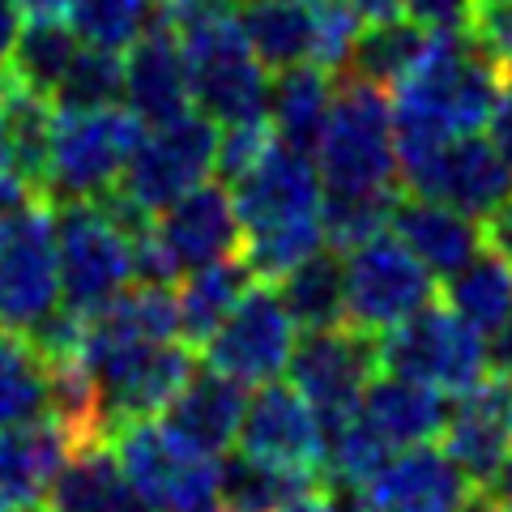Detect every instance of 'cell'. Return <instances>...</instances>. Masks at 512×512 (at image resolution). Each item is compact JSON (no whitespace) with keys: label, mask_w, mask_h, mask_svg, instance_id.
I'll return each mask as SVG.
<instances>
[{"label":"cell","mask_w":512,"mask_h":512,"mask_svg":"<svg viewBox=\"0 0 512 512\" xmlns=\"http://www.w3.org/2000/svg\"><path fill=\"white\" fill-rule=\"evenodd\" d=\"M120 103L141 124H167L175 116L192 111V94H188V64H184V47L175 26L158 18L146 35H141L124 56V90Z\"/></svg>","instance_id":"ffe728a7"},{"label":"cell","mask_w":512,"mask_h":512,"mask_svg":"<svg viewBox=\"0 0 512 512\" xmlns=\"http://www.w3.org/2000/svg\"><path fill=\"white\" fill-rule=\"evenodd\" d=\"M227 188L239 214V248H244L239 256L256 278L278 282L325 248V231H320L325 184L312 154L282 146L274 137L265 154Z\"/></svg>","instance_id":"6da1fadb"},{"label":"cell","mask_w":512,"mask_h":512,"mask_svg":"<svg viewBox=\"0 0 512 512\" xmlns=\"http://www.w3.org/2000/svg\"><path fill=\"white\" fill-rule=\"evenodd\" d=\"M77 47L82 43H77L69 22H30V26H22L18 47H13V56H9V73L18 77L26 90H35L52 103V90L60 86V77L69 69V60L77 56Z\"/></svg>","instance_id":"e575fe53"},{"label":"cell","mask_w":512,"mask_h":512,"mask_svg":"<svg viewBox=\"0 0 512 512\" xmlns=\"http://www.w3.org/2000/svg\"><path fill=\"white\" fill-rule=\"evenodd\" d=\"M239 30L269 73L312 60V13L303 0H248Z\"/></svg>","instance_id":"83f0119b"},{"label":"cell","mask_w":512,"mask_h":512,"mask_svg":"<svg viewBox=\"0 0 512 512\" xmlns=\"http://www.w3.org/2000/svg\"><path fill=\"white\" fill-rule=\"evenodd\" d=\"M18 9L26 22H64L69 0H18Z\"/></svg>","instance_id":"f6af8a7d"},{"label":"cell","mask_w":512,"mask_h":512,"mask_svg":"<svg viewBox=\"0 0 512 512\" xmlns=\"http://www.w3.org/2000/svg\"><path fill=\"white\" fill-rule=\"evenodd\" d=\"M457 512H495V504H491V495H470Z\"/></svg>","instance_id":"681fc988"},{"label":"cell","mask_w":512,"mask_h":512,"mask_svg":"<svg viewBox=\"0 0 512 512\" xmlns=\"http://www.w3.org/2000/svg\"><path fill=\"white\" fill-rule=\"evenodd\" d=\"M487 491H491V500H508V495H512V453L504 457V466L495 470V478L487 483Z\"/></svg>","instance_id":"7dc6e473"},{"label":"cell","mask_w":512,"mask_h":512,"mask_svg":"<svg viewBox=\"0 0 512 512\" xmlns=\"http://www.w3.org/2000/svg\"><path fill=\"white\" fill-rule=\"evenodd\" d=\"M188 64V94L201 116L222 124H244L265 116L269 69L252 56L231 9H214L205 18L175 26Z\"/></svg>","instance_id":"8992f818"},{"label":"cell","mask_w":512,"mask_h":512,"mask_svg":"<svg viewBox=\"0 0 512 512\" xmlns=\"http://www.w3.org/2000/svg\"><path fill=\"white\" fill-rule=\"evenodd\" d=\"M274 512H355V504H350L346 491L329 487V483H316V487H308V491L291 495V500L278 504Z\"/></svg>","instance_id":"60d3db41"},{"label":"cell","mask_w":512,"mask_h":512,"mask_svg":"<svg viewBox=\"0 0 512 512\" xmlns=\"http://www.w3.org/2000/svg\"><path fill=\"white\" fill-rule=\"evenodd\" d=\"M77 359L86 363V372L99 389L107 440L111 431L128 419H150L158 414L180 384L192 376V346L180 338L167 342H141V338H120V333L94 329L86 320L82 329V350Z\"/></svg>","instance_id":"5b68a950"},{"label":"cell","mask_w":512,"mask_h":512,"mask_svg":"<svg viewBox=\"0 0 512 512\" xmlns=\"http://www.w3.org/2000/svg\"><path fill=\"white\" fill-rule=\"evenodd\" d=\"M69 453L73 440L52 419L0 427V512H43L47 487Z\"/></svg>","instance_id":"cb8c5ba5"},{"label":"cell","mask_w":512,"mask_h":512,"mask_svg":"<svg viewBox=\"0 0 512 512\" xmlns=\"http://www.w3.org/2000/svg\"><path fill=\"white\" fill-rule=\"evenodd\" d=\"M389 231L419 256L431 278L457 274V269L483 248V227H478V218L453 210V205L414 197V192H402V197H397L393 214H389Z\"/></svg>","instance_id":"603a6c76"},{"label":"cell","mask_w":512,"mask_h":512,"mask_svg":"<svg viewBox=\"0 0 512 512\" xmlns=\"http://www.w3.org/2000/svg\"><path fill=\"white\" fill-rule=\"evenodd\" d=\"M141 133H146V124L120 103L73 111L52 107V137H47L39 197L47 205L99 201L103 192L120 184Z\"/></svg>","instance_id":"277c9868"},{"label":"cell","mask_w":512,"mask_h":512,"mask_svg":"<svg viewBox=\"0 0 512 512\" xmlns=\"http://www.w3.org/2000/svg\"><path fill=\"white\" fill-rule=\"evenodd\" d=\"M227 5H239V9H244V5H248V0H227Z\"/></svg>","instance_id":"816d5d0a"},{"label":"cell","mask_w":512,"mask_h":512,"mask_svg":"<svg viewBox=\"0 0 512 512\" xmlns=\"http://www.w3.org/2000/svg\"><path fill=\"white\" fill-rule=\"evenodd\" d=\"M18 35H22L18 0H0V73L9 69V56H13V47H18Z\"/></svg>","instance_id":"ee69618b"},{"label":"cell","mask_w":512,"mask_h":512,"mask_svg":"<svg viewBox=\"0 0 512 512\" xmlns=\"http://www.w3.org/2000/svg\"><path fill=\"white\" fill-rule=\"evenodd\" d=\"M444 308H453L470 329L487 338L512 308V265H504L491 248H478L457 274L444 278Z\"/></svg>","instance_id":"f1b7e54d"},{"label":"cell","mask_w":512,"mask_h":512,"mask_svg":"<svg viewBox=\"0 0 512 512\" xmlns=\"http://www.w3.org/2000/svg\"><path fill=\"white\" fill-rule=\"evenodd\" d=\"M56 214V265L60 303L77 316L99 312L128 282H137V235L103 201L52 205Z\"/></svg>","instance_id":"52a82bcc"},{"label":"cell","mask_w":512,"mask_h":512,"mask_svg":"<svg viewBox=\"0 0 512 512\" xmlns=\"http://www.w3.org/2000/svg\"><path fill=\"white\" fill-rule=\"evenodd\" d=\"M333 82H338V73L320 69L312 60L269 73L265 120L282 146L303 150V154L316 150L320 128H325V116H329V103H333Z\"/></svg>","instance_id":"484cf974"},{"label":"cell","mask_w":512,"mask_h":512,"mask_svg":"<svg viewBox=\"0 0 512 512\" xmlns=\"http://www.w3.org/2000/svg\"><path fill=\"white\" fill-rule=\"evenodd\" d=\"M500 69L470 43L466 30H431L423 56L393 86L397 163L440 146L448 137L483 133L500 94Z\"/></svg>","instance_id":"7a4b0ae2"},{"label":"cell","mask_w":512,"mask_h":512,"mask_svg":"<svg viewBox=\"0 0 512 512\" xmlns=\"http://www.w3.org/2000/svg\"><path fill=\"white\" fill-rule=\"evenodd\" d=\"M376 359L384 372L423 380L444 397L474 389L491 372L487 338L444 303H427V308L406 316L402 325L384 329L376 338Z\"/></svg>","instance_id":"30bf717a"},{"label":"cell","mask_w":512,"mask_h":512,"mask_svg":"<svg viewBox=\"0 0 512 512\" xmlns=\"http://www.w3.org/2000/svg\"><path fill=\"white\" fill-rule=\"evenodd\" d=\"M402 188L389 192H325L320 201V231H325V248L346 252L363 244L367 235L389 231V214Z\"/></svg>","instance_id":"d590c367"},{"label":"cell","mask_w":512,"mask_h":512,"mask_svg":"<svg viewBox=\"0 0 512 512\" xmlns=\"http://www.w3.org/2000/svg\"><path fill=\"white\" fill-rule=\"evenodd\" d=\"M47 512H150L124 478L111 444H77L47 487Z\"/></svg>","instance_id":"d4e9b609"},{"label":"cell","mask_w":512,"mask_h":512,"mask_svg":"<svg viewBox=\"0 0 512 512\" xmlns=\"http://www.w3.org/2000/svg\"><path fill=\"white\" fill-rule=\"evenodd\" d=\"M64 22L77 43L103 47V52H128L158 22L154 0H69Z\"/></svg>","instance_id":"836d02e7"},{"label":"cell","mask_w":512,"mask_h":512,"mask_svg":"<svg viewBox=\"0 0 512 512\" xmlns=\"http://www.w3.org/2000/svg\"><path fill=\"white\" fill-rule=\"evenodd\" d=\"M342 256V320L380 338L406 316L427 308L436 295V278L423 269L393 231H376Z\"/></svg>","instance_id":"9c48e42d"},{"label":"cell","mask_w":512,"mask_h":512,"mask_svg":"<svg viewBox=\"0 0 512 512\" xmlns=\"http://www.w3.org/2000/svg\"><path fill=\"white\" fill-rule=\"evenodd\" d=\"M355 410L389 448L431 444L440 440V431L448 423V397L440 389L397 372H384V367L367 380Z\"/></svg>","instance_id":"7402d4cb"},{"label":"cell","mask_w":512,"mask_h":512,"mask_svg":"<svg viewBox=\"0 0 512 512\" xmlns=\"http://www.w3.org/2000/svg\"><path fill=\"white\" fill-rule=\"evenodd\" d=\"M60 308L56 214L43 197L0 214V329L30 333Z\"/></svg>","instance_id":"7c38bea8"},{"label":"cell","mask_w":512,"mask_h":512,"mask_svg":"<svg viewBox=\"0 0 512 512\" xmlns=\"http://www.w3.org/2000/svg\"><path fill=\"white\" fill-rule=\"evenodd\" d=\"M470 495L474 483L431 440L389 453V461L363 487L350 491V504L355 512H457Z\"/></svg>","instance_id":"ac0fdd59"},{"label":"cell","mask_w":512,"mask_h":512,"mask_svg":"<svg viewBox=\"0 0 512 512\" xmlns=\"http://www.w3.org/2000/svg\"><path fill=\"white\" fill-rule=\"evenodd\" d=\"M107 444L150 512L192 508L218 495V457L180 440L158 414L120 423Z\"/></svg>","instance_id":"8fae6325"},{"label":"cell","mask_w":512,"mask_h":512,"mask_svg":"<svg viewBox=\"0 0 512 512\" xmlns=\"http://www.w3.org/2000/svg\"><path fill=\"white\" fill-rule=\"evenodd\" d=\"M440 448L457 461L474 491L487 487L512 453V376L487 372L474 389L457 393V406H448V423L440 431Z\"/></svg>","instance_id":"d6986e66"},{"label":"cell","mask_w":512,"mask_h":512,"mask_svg":"<svg viewBox=\"0 0 512 512\" xmlns=\"http://www.w3.org/2000/svg\"><path fill=\"white\" fill-rule=\"evenodd\" d=\"M474 0H402V13L423 30H466Z\"/></svg>","instance_id":"f35d334b"},{"label":"cell","mask_w":512,"mask_h":512,"mask_svg":"<svg viewBox=\"0 0 512 512\" xmlns=\"http://www.w3.org/2000/svg\"><path fill=\"white\" fill-rule=\"evenodd\" d=\"M483 128H487L491 150L500 154V163H504L508 175H512V82H500V94H495L491 116H487Z\"/></svg>","instance_id":"ab89813d"},{"label":"cell","mask_w":512,"mask_h":512,"mask_svg":"<svg viewBox=\"0 0 512 512\" xmlns=\"http://www.w3.org/2000/svg\"><path fill=\"white\" fill-rule=\"evenodd\" d=\"M466 35L495 69L512 73V0H474Z\"/></svg>","instance_id":"74e56055"},{"label":"cell","mask_w":512,"mask_h":512,"mask_svg":"<svg viewBox=\"0 0 512 512\" xmlns=\"http://www.w3.org/2000/svg\"><path fill=\"white\" fill-rule=\"evenodd\" d=\"M316 171L325 192H389L397 184V146H393V107L384 86L363 82L355 73H338L325 128L316 141Z\"/></svg>","instance_id":"3957f363"},{"label":"cell","mask_w":512,"mask_h":512,"mask_svg":"<svg viewBox=\"0 0 512 512\" xmlns=\"http://www.w3.org/2000/svg\"><path fill=\"white\" fill-rule=\"evenodd\" d=\"M124 90V56L120 52H103V47H77V56L69 60L60 86L52 90V107H107L120 103Z\"/></svg>","instance_id":"8d00e7d4"},{"label":"cell","mask_w":512,"mask_h":512,"mask_svg":"<svg viewBox=\"0 0 512 512\" xmlns=\"http://www.w3.org/2000/svg\"><path fill=\"white\" fill-rule=\"evenodd\" d=\"M380 372L376 359V338L355 325H325L308 329L295 342L291 359H286V376L291 389L308 402L320 423H338L359 406V397L367 389V380Z\"/></svg>","instance_id":"9a60e30c"},{"label":"cell","mask_w":512,"mask_h":512,"mask_svg":"<svg viewBox=\"0 0 512 512\" xmlns=\"http://www.w3.org/2000/svg\"><path fill=\"white\" fill-rule=\"evenodd\" d=\"M495 504V512H512V495H508V500H491Z\"/></svg>","instance_id":"f907efd6"},{"label":"cell","mask_w":512,"mask_h":512,"mask_svg":"<svg viewBox=\"0 0 512 512\" xmlns=\"http://www.w3.org/2000/svg\"><path fill=\"white\" fill-rule=\"evenodd\" d=\"M244 406H248V393L244 384L214 372L210 363L192 367V376L180 384V393L158 410L175 436L188 440L192 448L210 457H222L227 448H235V436H239V419H244Z\"/></svg>","instance_id":"44dd1931"},{"label":"cell","mask_w":512,"mask_h":512,"mask_svg":"<svg viewBox=\"0 0 512 512\" xmlns=\"http://www.w3.org/2000/svg\"><path fill=\"white\" fill-rule=\"evenodd\" d=\"M316 483H325V478L269 466V461H256L248 453H235L227 461L218 457V500H227L239 512H274L291 495L308 491Z\"/></svg>","instance_id":"1f68e13d"},{"label":"cell","mask_w":512,"mask_h":512,"mask_svg":"<svg viewBox=\"0 0 512 512\" xmlns=\"http://www.w3.org/2000/svg\"><path fill=\"white\" fill-rule=\"evenodd\" d=\"M487 367L495 376H512V308L500 325L487 333Z\"/></svg>","instance_id":"7bdbcfd3"},{"label":"cell","mask_w":512,"mask_h":512,"mask_svg":"<svg viewBox=\"0 0 512 512\" xmlns=\"http://www.w3.org/2000/svg\"><path fill=\"white\" fill-rule=\"evenodd\" d=\"M427 35L419 22L402 18H384V22H367V30H359L355 52H350V64L342 73H355L372 86H397L402 77L414 69V60L423 56Z\"/></svg>","instance_id":"f546056e"},{"label":"cell","mask_w":512,"mask_h":512,"mask_svg":"<svg viewBox=\"0 0 512 512\" xmlns=\"http://www.w3.org/2000/svg\"><path fill=\"white\" fill-rule=\"evenodd\" d=\"M363 22H384V18H402V0H350Z\"/></svg>","instance_id":"bcb514c9"},{"label":"cell","mask_w":512,"mask_h":512,"mask_svg":"<svg viewBox=\"0 0 512 512\" xmlns=\"http://www.w3.org/2000/svg\"><path fill=\"white\" fill-rule=\"evenodd\" d=\"M397 184H402V192L453 205L470 218H487L495 205L512 197L508 167L491 150V141L478 133L448 137L440 146L397 163Z\"/></svg>","instance_id":"2e32d148"},{"label":"cell","mask_w":512,"mask_h":512,"mask_svg":"<svg viewBox=\"0 0 512 512\" xmlns=\"http://www.w3.org/2000/svg\"><path fill=\"white\" fill-rule=\"evenodd\" d=\"M299 342V325L278 282L256 278L244 295L235 299V308L222 316V325L205 338L201 355L214 372L239 380L244 389L269 384L286 372V359Z\"/></svg>","instance_id":"4fadbf2b"},{"label":"cell","mask_w":512,"mask_h":512,"mask_svg":"<svg viewBox=\"0 0 512 512\" xmlns=\"http://www.w3.org/2000/svg\"><path fill=\"white\" fill-rule=\"evenodd\" d=\"M175 512H239V508H231L227 500H218V495H214V500H201V504H192V508H175Z\"/></svg>","instance_id":"c3c4849f"},{"label":"cell","mask_w":512,"mask_h":512,"mask_svg":"<svg viewBox=\"0 0 512 512\" xmlns=\"http://www.w3.org/2000/svg\"><path fill=\"white\" fill-rule=\"evenodd\" d=\"M214 154H218V124L201 116V111H184V116L167 124H150L141 133L133 158H128L116 192L154 218L163 205L184 197L188 188L210 180Z\"/></svg>","instance_id":"5bb4252c"},{"label":"cell","mask_w":512,"mask_h":512,"mask_svg":"<svg viewBox=\"0 0 512 512\" xmlns=\"http://www.w3.org/2000/svg\"><path fill=\"white\" fill-rule=\"evenodd\" d=\"M235 448L269 466L325 478V423L291 384H256L239 419Z\"/></svg>","instance_id":"e0dca14e"},{"label":"cell","mask_w":512,"mask_h":512,"mask_svg":"<svg viewBox=\"0 0 512 512\" xmlns=\"http://www.w3.org/2000/svg\"><path fill=\"white\" fill-rule=\"evenodd\" d=\"M256 282V274L248 269L244 256H222L201 269L180 278V291H175V312H180V342H188L192 350H201L205 338L222 325V316L235 308V299Z\"/></svg>","instance_id":"4316f807"},{"label":"cell","mask_w":512,"mask_h":512,"mask_svg":"<svg viewBox=\"0 0 512 512\" xmlns=\"http://www.w3.org/2000/svg\"><path fill=\"white\" fill-rule=\"evenodd\" d=\"M47 419V359L18 329H0V427Z\"/></svg>","instance_id":"4dcf8cb0"},{"label":"cell","mask_w":512,"mask_h":512,"mask_svg":"<svg viewBox=\"0 0 512 512\" xmlns=\"http://www.w3.org/2000/svg\"><path fill=\"white\" fill-rule=\"evenodd\" d=\"M483 248H491L504 265H512V197L483 218Z\"/></svg>","instance_id":"b9f144b4"},{"label":"cell","mask_w":512,"mask_h":512,"mask_svg":"<svg viewBox=\"0 0 512 512\" xmlns=\"http://www.w3.org/2000/svg\"><path fill=\"white\" fill-rule=\"evenodd\" d=\"M239 252V214L231 188L201 180L150 218V231L137 239V282H180L192 269Z\"/></svg>","instance_id":"ba28073f"},{"label":"cell","mask_w":512,"mask_h":512,"mask_svg":"<svg viewBox=\"0 0 512 512\" xmlns=\"http://www.w3.org/2000/svg\"><path fill=\"white\" fill-rule=\"evenodd\" d=\"M278 291L299 329L342 325V256L333 248L312 252L308 261L278 278Z\"/></svg>","instance_id":"d6a6232c"}]
</instances>
